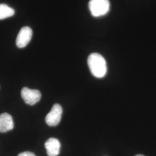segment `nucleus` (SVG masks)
Wrapping results in <instances>:
<instances>
[{
  "label": "nucleus",
  "instance_id": "nucleus-5",
  "mask_svg": "<svg viewBox=\"0 0 156 156\" xmlns=\"http://www.w3.org/2000/svg\"><path fill=\"white\" fill-rule=\"evenodd\" d=\"M33 36L31 28L27 26L21 28L17 36L16 40V46L19 48H23L28 45Z\"/></svg>",
  "mask_w": 156,
  "mask_h": 156
},
{
  "label": "nucleus",
  "instance_id": "nucleus-3",
  "mask_svg": "<svg viewBox=\"0 0 156 156\" xmlns=\"http://www.w3.org/2000/svg\"><path fill=\"white\" fill-rule=\"evenodd\" d=\"M62 109L58 104H55L45 117V122L49 126H56L60 122Z\"/></svg>",
  "mask_w": 156,
  "mask_h": 156
},
{
  "label": "nucleus",
  "instance_id": "nucleus-10",
  "mask_svg": "<svg viewBox=\"0 0 156 156\" xmlns=\"http://www.w3.org/2000/svg\"><path fill=\"white\" fill-rule=\"evenodd\" d=\"M135 156H144V155H142V154H138V155H136Z\"/></svg>",
  "mask_w": 156,
  "mask_h": 156
},
{
  "label": "nucleus",
  "instance_id": "nucleus-8",
  "mask_svg": "<svg viewBox=\"0 0 156 156\" xmlns=\"http://www.w3.org/2000/svg\"><path fill=\"white\" fill-rule=\"evenodd\" d=\"M15 10L9 6L1 4H0V20H3L6 18L13 16Z\"/></svg>",
  "mask_w": 156,
  "mask_h": 156
},
{
  "label": "nucleus",
  "instance_id": "nucleus-4",
  "mask_svg": "<svg viewBox=\"0 0 156 156\" xmlns=\"http://www.w3.org/2000/svg\"><path fill=\"white\" fill-rule=\"evenodd\" d=\"M21 95L24 102L30 105H34L39 102L41 98V93L39 90L30 89L23 87L21 91Z\"/></svg>",
  "mask_w": 156,
  "mask_h": 156
},
{
  "label": "nucleus",
  "instance_id": "nucleus-2",
  "mask_svg": "<svg viewBox=\"0 0 156 156\" xmlns=\"http://www.w3.org/2000/svg\"><path fill=\"white\" fill-rule=\"evenodd\" d=\"M89 7L92 16H102L109 11L110 3L109 0H90Z\"/></svg>",
  "mask_w": 156,
  "mask_h": 156
},
{
  "label": "nucleus",
  "instance_id": "nucleus-6",
  "mask_svg": "<svg viewBox=\"0 0 156 156\" xmlns=\"http://www.w3.org/2000/svg\"><path fill=\"white\" fill-rule=\"evenodd\" d=\"M45 147L48 156H57L60 153L61 144L57 139L50 138L46 141Z\"/></svg>",
  "mask_w": 156,
  "mask_h": 156
},
{
  "label": "nucleus",
  "instance_id": "nucleus-7",
  "mask_svg": "<svg viewBox=\"0 0 156 156\" xmlns=\"http://www.w3.org/2000/svg\"><path fill=\"white\" fill-rule=\"evenodd\" d=\"M14 128V123L11 115L7 113L0 114V133L8 132Z\"/></svg>",
  "mask_w": 156,
  "mask_h": 156
},
{
  "label": "nucleus",
  "instance_id": "nucleus-1",
  "mask_svg": "<svg viewBox=\"0 0 156 156\" xmlns=\"http://www.w3.org/2000/svg\"><path fill=\"white\" fill-rule=\"evenodd\" d=\"M87 63L92 75L95 78H104L107 73L106 62L103 56L94 53L90 55Z\"/></svg>",
  "mask_w": 156,
  "mask_h": 156
},
{
  "label": "nucleus",
  "instance_id": "nucleus-9",
  "mask_svg": "<svg viewBox=\"0 0 156 156\" xmlns=\"http://www.w3.org/2000/svg\"><path fill=\"white\" fill-rule=\"evenodd\" d=\"M17 156H37L33 152L30 151H24L20 153V154H18Z\"/></svg>",
  "mask_w": 156,
  "mask_h": 156
}]
</instances>
